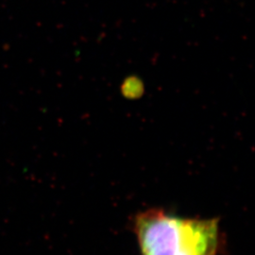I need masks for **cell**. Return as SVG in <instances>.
Segmentation results:
<instances>
[{"label":"cell","instance_id":"1","mask_svg":"<svg viewBox=\"0 0 255 255\" xmlns=\"http://www.w3.org/2000/svg\"><path fill=\"white\" fill-rule=\"evenodd\" d=\"M134 232L141 255H215L219 246L218 219H186L163 210L139 214Z\"/></svg>","mask_w":255,"mask_h":255}]
</instances>
